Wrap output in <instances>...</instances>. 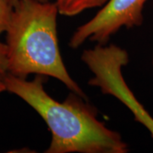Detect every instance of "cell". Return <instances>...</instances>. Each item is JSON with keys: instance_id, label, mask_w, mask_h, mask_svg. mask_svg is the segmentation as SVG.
Instances as JSON below:
<instances>
[{"instance_id": "obj_4", "label": "cell", "mask_w": 153, "mask_h": 153, "mask_svg": "<svg viewBox=\"0 0 153 153\" xmlns=\"http://www.w3.org/2000/svg\"><path fill=\"white\" fill-rule=\"evenodd\" d=\"M148 0H108L94 16L83 23L71 35L69 46L77 49L89 42L106 44L121 28L140 27L143 10Z\"/></svg>"}, {"instance_id": "obj_6", "label": "cell", "mask_w": 153, "mask_h": 153, "mask_svg": "<svg viewBox=\"0 0 153 153\" xmlns=\"http://www.w3.org/2000/svg\"><path fill=\"white\" fill-rule=\"evenodd\" d=\"M14 6L8 0H0V35L7 31Z\"/></svg>"}, {"instance_id": "obj_2", "label": "cell", "mask_w": 153, "mask_h": 153, "mask_svg": "<svg viewBox=\"0 0 153 153\" xmlns=\"http://www.w3.org/2000/svg\"><path fill=\"white\" fill-rule=\"evenodd\" d=\"M55 3L19 0L13 8L7 33L8 72L26 78L30 74L51 76L72 93L88 100L70 76L60 55Z\"/></svg>"}, {"instance_id": "obj_10", "label": "cell", "mask_w": 153, "mask_h": 153, "mask_svg": "<svg viewBox=\"0 0 153 153\" xmlns=\"http://www.w3.org/2000/svg\"><path fill=\"white\" fill-rule=\"evenodd\" d=\"M152 66H153V54H152Z\"/></svg>"}, {"instance_id": "obj_1", "label": "cell", "mask_w": 153, "mask_h": 153, "mask_svg": "<svg viewBox=\"0 0 153 153\" xmlns=\"http://www.w3.org/2000/svg\"><path fill=\"white\" fill-rule=\"evenodd\" d=\"M6 90L23 100L43 118L51 133L46 153H127L128 145L118 132L97 118L87 100L71 92L57 101L45 91L44 76L33 80L4 74Z\"/></svg>"}, {"instance_id": "obj_3", "label": "cell", "mask_w": 153, "mask_h": 153, "mask_svg": "<svg viewBox=\"0 0 153 153\" xmlns=\"http://www.w3.org/2000/svg\"><path fill=\"white\" fill-rule=\"evenodd\" d=\"M81 60L93 74L88 84L99 88L104 94L117 99L153 139V117L137 100L123 75V68L129 62L125 49L116 44H97L92 49L83 50Z\"/></svg>"}, {"instance_id": "obj_8", "label": "cell", "mask_w": 153, "mask_h": 153, "mask_svg": "<svg viewBox=\"0 0 153 153\" xmlns=\"http://www.w3.org/2000/svg\"><path fill=\"white\" fill-rule=\"evenodd\" d=\"M6 90V86L4 81V74H0V93Z\"/></svg>"}, {"instance_id": "obj_5", "label": "cell", "mask_w": 153, "mask_h": 153, "mask_svg": "<svg viewBox=\"0 0 153 153\" xmlns=\"http://www.w3.org/2000/svg\"><path fill=\"white\" fill-rule=\"evenodd\" d=\"M108 0H55L59 14L74 16L86 10L102 7Z\"/></svg>"}, {"instance_id": "obj_9", "label": "cell", "mask_w": 153, "mask_h": 153, "mask_svg": "<svg viewBox=\"0 0 153 153\" xmlns=\"http://www.w3.org/2000/svg\"><path fill=\"white\" fill-rule=\"evenodd\" d=\"M8 1H9V2L12 5L14 6V5H15V4H16V2H18L19 0H8ZM39 1H43V2H47V1H49V0H39Z\"/></svg>"}, {"instance_id": "obj_7", "label": "cell", "mask_w": 153, "mask_h": 153, "mask_svg": "<svg viewBox=\"0 0 153 153\" xmlns=\"http://www.w3.org/2000/svg\"><path fill=\"white\" fill-rule=\"evenodd\" d=\"M8 49L6 44L0 43V74L8 72Z\"/></svg>"}]
</instances>
